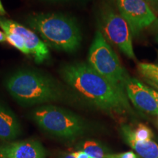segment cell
<instances>
[{
  "mask_svg": "<svg viewBox=\"0 0 158 158\" xmlns=\"http://www.w3.org/2000/svg\"><path fill=\"white\" fill-rule=\"evenodd\" d=\"M59 75L77 96L98 109L111 116L133 112L125 91L100 76L88 63L65 64Z\"/></svg>",
  "mask_w": 158,
  "mask_h": 158,
  "instance_id": "obj_1",
  "label": "cell"
},
{
  "mask_svg": "<svg viewBox=\"0 0 158 158\" xmlns=\"http://www.w3.org/2000/svg\"><path fill=\"white\" fill-rule=\"evenodd\" d=\"M5 85L12 98L25 107L62 100L66 94L56 78L32 68L15 71L7 77Z\"/></svg>",
  "mask_w": 158,
  "mask_h": 158,
  "instance_id": "obj_2",
  "label": "cell"
},
{
  "mask_svg": "<svg viewBox=\"0 0 158 158\" xmlns=\"http://www.w3.org/2000/svg\"><path fill=\"white\" fill-rule=\"evenodd\" d=\"M27 24L48 47L66 53L80 48L82 33L76 19L61 13H33L26 19Z\"/></svg>",
  "mask_w": 158,
  "mask_h": 158,
  "instance_id": "obj_3",
  "label": "cell"
},
{
  "mask_svg": "<svg viewBox=\"0 0 158 158\" xmlns=\"http://www.w3.org/2000/svg\"><path fill=\"white\" fill-rule=\"evenodd\" d=\"M31 116L43 131L62 139H76L88 129L87 124L81 116L53 105L39 106L33 110Z\"/></svg>",
  "mask_w": 158,
  "mask_h": 158,
  "instance_id": "obj_4",
  "label": "cell"
},
{
  "mask_svg": "<svg viewBox=\"0 0 158 158\" xmlns=\"http://www.w3.org/2000/svg\"><path fill=\"white\" fill-rule=\"evenodd\" d=\"M87 63L114 86L125 91L124 86L130 76L100 29L96 31L89 50Z\"/></svg>",
  "mask_w": 158,
  "mask_h": 158,
  "instance_id": "obj_5",
  "label": "cell"
},
{
  "mask_svg": "<svg viewBox=\"0 0 158 158\" xmlns=\"http://www.w3.org/2000/svg\"><path fill=\"white\" fill-rule=\"evenodd\" d=\"M98 26L106 40L113 44L129 59L135 60L133 35L130 27L110 4L104 3L99 11Z\"/></svg>",
  "mask_w": 158,
  "mask_h": 158,
  "instance_id": "obj_6",
  "label": "cell"
},
{
  "mask_svg": "<svg viewBox=\"0 0 158 158\" xmlns=\"http://www.w3.org/2000/svg\"><path fill=\"white\" fill-rule=\"evenodd\" d=\"M118 13L129 25L133 37H137L157 19L145 0H115Z\"/></svg>",
  "mask_w": 158,
  "mask_h": 158,
  "instance_id": "obj_7",
  "label": "cell"
},
{
  "mask_svg": "<svg viewBox=\"0 0 158 158\" xmlns=\"http://www.w3.org/2000/svg\"><path fill=\"white\" fill-rule=\"evenodd\" d=\"M0 28L5 33L13 32L21 35L29 54L32 55L37 64H42L50 59L48 47L31 29L3 16H0Z\"/></svg>",
  "mask_w": 158,
  "mask_h": 158,
  "instance_id": "obj_8",
  "label": "cell"
},
{
  "mask_svg": "<svg viewBox=\"0 0 158 158\" xmlns=\"http://www.w3.org/2000/svg\"><path fill=\"white\" fill-rule=\"evenodd\" d=\"M124 89L128 99L137 109L158 115V105L148 90L147 86L143 85L137 78L129 77L125 83Z\"/></svg>",
  "mask_w": 158,
  "mask_h": 158,
  "instance_id": "obj_9",
  "label": "cell"
},
{
  "mask_svg": "<svg viewBox=\"0 0 158 158\" xmlns=\"http://www.w3.org/2000/svg\"><path fill=\"white\" fill-rule=\"evenodd\" d=\"M0 158H46V154L40 142L31 139L1 145Z\"/></svg>",
  "mask_w": 158,
  "mask_h": 158,
  "instance_id": "obj_10",
  "label": "cell"
},
{
  "mask_svg": "<svg viewBox=\"0 0 158 158\" xmlns=\"http://www.w3.org/2000/svg\"><path fill=\"white\" fill-rule=\"evenodd\" d=\"M21 133V124L10 108L0 102V140L15 139Z\"/></svg>",
  "mask_w": 158,
  "mask_h": 158,
  "instance_id": "obj_11",
  "label": "cell"
},
{
  "mask_svg": "<svg viewBox=\"0 0 158 158\" xmlns=\"http://www.w3.org/2000/svg\"><path fill=\"white\" fill-rule=\"evenodd\" d=\"M122 133L124 140L129 144L138 155L141 158H158V144L149 140L146 141H137L130 135L129 126L122 125Z\"/></svg>",
  "mask_w": 158,
  "mask_h": 158,
  "instance_id": "obj_12",
  "label": "cell"
},
{
  "mask_svg": "<svg viewBox=\"0 0 158 158\" xmlns=\"http://www.w3.org/2000/svg\"><path fill=\"white\" fill-rule=\"evenodd\" d=\"M78 150L84 152L92 158H106L109 150L100 142L94 140H86L77 146Z\"/></svg>",
  "mask_w": 158,
  "mask_h": 158,
  "instance_id": "obj_13",
  "label": "cell"
},
{
  "mask_svg": "<svg viewBox=\"0 0 158 158\" xmlns=\"http://www.w3.org/2000/svg\"><path fill=\"white\" fill-rule=\"evenodd\" d=\"M138 70L145 80H149L158 84V65L147 62L138 64Z\"/></svg>",
  "mask_w": 158,
  "mask_h": 158,
  "instance_id": "obj_14",
  "label": "cell"
},
{
  "mask_svg": "<svg viewBox=\"0 0 158 158\" xmlns=\"http://www.w3.org/2000/svg\"><path fill=\"white\" fill-rule=\"evenodd\" d=\"M130 135L137 141H149L153 137V133L151 129L143 124H139L135 130H133L129 126Z\"/></svg>",
  "mask_w": 158,
  "mask_h": 158,
  "instance_id": "obj_15",
  "label": "cell"
},
{
  "mask_svg": "<svg viewBox=\"0 0 158 158\" xmlns=\"http://www.w3.org/2000/svg\"><path fill=\"white\" fill-rule=\"evenodd\" d=\"M6 37H7V42L9 43L12 46L18 49L19 51L27 56H30L27 47H26L25 43L21 37V35L17 33L13 32H6Z\"/></svg>",
  "mask_w": 158,
  "mask_h": 158,
  "instance_id": "obj_16",
  "label": "cell"
},
{
  "mask_svg": "<svg viewBox=\"0 0 158 158\" xmlns=\"http://www.w3.org/2000/svg\"><path fill=\"white\" fill-rule=\"evenodd\" d=\"M106 158H138V156L133 152L129 151L119 154L109 153L106 155Z\"/></svg>",
  "mask_w": 158,
  "mask_h": 158,
  "instance_id": "obj_17",
  "label": "cell"
},
{
  "mask_svg": "<svg viewBox=\"0 0 158 158\" xmlns=\"http://www.w3.org/2000/svg\"><path fill=\"white\" fill-rule=\"evenodd\" d=\"M72 155L75 158H92L89 156L87 154L84 152L81 151V150H78V151L74 152L71 153Z\"/></svg>",
  "mask_w": 158,
  "mask_h": 158,
  "instance_id": "obj_18",
  "label": "cell"
},
{
  "mask_svg": "<svg viewBox=\"0 0 158 158\" xmlns=\"http://www.w3.org/2000/svg\"><path fill=\"white\" fill-rule=\"evenodd\" d=\"M152 11H157L158 13V0H145Z\"/></svg>",
  "mask_w": 158,
  "mask_h": 158,
  "instance_id": "obj_19",
  "label": "cell"
},
{
  "mask_svg": "<svg viewBox=\"0 0 158 158\" xmlns=\"http://www.w3.org/2000/svg\"><path fill=\"white\" fill-rule=\"evenodd\" d=\"M149 30L152 32L157 34L158 33V19H157L154 21V23L149 27Z\"/></svg>",
  "mask_w": 158,
  "mask_h": 158,
  "instance_id": "obj_20",
  "label": "cell"
},
{
  "mask_svg": "<svg viewBox=\"0 0 158 158\" xmlns=\"http://www.w3.org/2000/svg\"><path fill=\"white\" fill-rule=\"evenodd\" d=\"M148 87V86H147ZM148 90H149V92H150V94H152V95L153 96V98H155L156 102H157V105H158V92L157 91L153 89L152 88H150V87H148Z\"/></svg>",
  "mask_w": 158,
  "mask_h": 158,
  "instance_id": "obj_21",
  "label": "cell"
},
{
  "mask_svg": "<svg viewBox=\"0 0 158 158\" xmlns=\"http://www.w3.org/2000/svg\"><path fill=\"white\" fill-rule=\"evenodd\" d=\"M7 15V13H6V10L4 7V6L2 3V1L0 0V16H5V15Z\"/></svg>",
  "mask_w": 158,
  "mask_h": 158,
  "instance_id": "obj_22",
  "label": "cell"
},
{
  "mask_svg": "<svg viewBox=\"0 0 158 158\" xmlns=\"http://www.w3.org/2000/svg\"><path fill=\"white\" fill-rule=\"evenodd\" d=\"M7 42V37L3 31L0 30V43Z\"/></svg>",
  "mask_w": 158,
  "mask_h": 158,
  "instance_id": "obj_23",
  "label": "cell"
},
{
  "mask_svg": "<svg viewBox=\"0 0 158 158\" xmlns=\"http://www.w3.org/2000/svg\"><path fill=\"white\" fill-rule=\"evenodd\" d=\"M145 81L147 82L148 84L150 85V86H152V87L156 89L158 91V84H155V83H154L152 81H149V80H145Z\"/></svg>",
  "mask_w": 158,
  "mask_h": 158,
  "instance_id": "obj_24",
  "label": "cell"
},
{
  "mask_svg": "<svg viewBox=\"0 0 158 158\" xmlns=\"http://www.w3.org/2000/svg\"><path fill=\"white\" fill-rule=\"evenodd\" d=\"M59 158H75V157L72 155V154L64 153V154H62V155L59 157Z\"/></svg>",
  "mask_w": 158,
  "mask_h": 158,
  "instance_id": "obj_25",
  "label": "cell"
},
{
  "mask_svg": "<svg viewBox=\"0 0 158 158\" xmlns=\"http://www.w3.org/2000/svg\"><path fill=\"white\" fill-rule=\"evenodd\" d=\"M155 41L158 43V33H157V34H155Z\"/></svg>",
  "mask_w": 158,
  "mask_h": 158,
  "instance_id": "obj_26",
  "label": "cell"
},
{
  "mask_svg": "<svg viewBox=\"0 0 158 158\" xmlns=\"http://www.w3.org/2000/svg\"><path fill=\"white\" fill-rule=\"evenodd\" d=\"M157 53H158V51H157Z\"/></svg>",
  "mask_w": 158,
  "mask_h": 158,
  "instance_id": "obj_27",
  "label": "cell"
}]
</instances>
